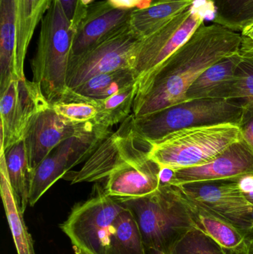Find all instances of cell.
I'll return each instance as SVG.
<instances>
[{
  "label": "cell",
  "instance_id": "484cf974",
  "mask_svg": "<svg viewBox=\"0 0 253 254\" xmlns=\"http://www.w3.org/2000/svg\"><path fill=\"white\" fill-rule=\"evenodd\" d=\"M135 83H137V79L133 68H123L98 74L71 89L80 95L100 101L106 99Z\"/></svg>",
  "mask_w": 253,
  "mask_h": 254
},
{
  "label": "cell",
  "instance_id": "d6986e66",
  "mask_svg": "<svg viewBox=\"0 0 253 254\" xmlns=\"http://www.w3.org/2000/svg\"><path fill=\"white\" fill-rule=\"evenodd\" d=\"M52 0H16L15 71L18 80L25 78V57L37 25L50 7Z\"/></svg>",
  "mask_w": 253,
  "mask_h": 254
},
{
  "label": "cell",
  "instance_id": "f546056e",
  "mask_svg": "<svg viewBox=\"0 0 253 254\" xmlns=\"http://www.w3.org/2000/svg\"><path fill=\"white\" fill-rule=\"evenodd\" d=\"M170 254H229V251L212 237L195 228L175 244Z\"/></svg>",
  "mask_w": 253,
  "mask_h": 254
},
{
  "label": "cell",
  "instance_id": "d590c367",
  "mask_svg": "<svg viewBox=\"0 0 253 254\" xmlns=\"http://www.w3.org/2000/svg\"><path fill=\"white\" fill-rule=\"evenodd\" d=\"M242 34L249 37L253 43V27H252L251 28H250V29L247 30V31H244V32L242 33Z\"/></svg>",
  "mask_w": 253,
  "mask_h": 254
},
{
  "label": "cell",
  "instance_id": "ac0fdd59",
  "mask_svg": "<svg viewBox=\"0 0 253 254\" xmlns=\"http://www.w3.org/2000/svg\"><path fill=\"white\" fill-rule=\"evenodd\" d=\"M240 61L239 52L212 64L189 88L186 94V101L202 98L225 99L226 93L234 80Z\"/></svg>",
  "mask_w": 253,
  "mask_h": 254
},
{
  "label": "cell",
  "instance_id": "7c38bea8",
  "mask_svg": "<svg viewBox=\"0 0 253 254\" xmlns=\"http://www.w3.org/2000/svg\"><path fill=\"white\" fill-rule=\"evenodd\" d=\"M187 196L233 224L252 242L253 205L239 189L236 181L193 182L178 185Z\"/></svg>",
  "mask_w": 253,
  "mask_h": 254
},
{
  "label": "cell",
  "instance_id": "603a6c76",
  "mask_svg": "<svg viewBox=\"0 0 253 254\" xmlns=\"http://www.w3.org/2000/svg\"><path fill=\"white\" fill-rule=\"evenodd\" d=\"M1 155H4L10 188L24 213L28 205L33 171L28 164L23 140L15 143Z\"/></svg>",
  "mask_w": 253,
  "mask_h": 254
},
{
  "label": "cell",
  "instance_id": "836d02e7",
  "mask_svg": "<svg viewBox=\"0 0 253 254\" xmlns=\"http://www.w3.org/2000/svg\"><path fill=\"white\" fill-rule=\"evenodd\" d=\"M236 182L239 185V189L244 194L249 193L253 191V174L247 175L239 178Z\"/></svg>",
  "mask_w": 253,
  "mask_h": 254
},
{
  "label": "cell",
  "instance_id": "ba28073f",
  "mask_svg": "<svg viewBox=\"0 0 253 254\" xmlns=\"http://www.w3.org/2000/svg\"><path fill=\"white\" fill-rule=\"evenodd\" d=\"M141 40L132 31L129 22L81 55L71 57L67 72V88L78 87L98 74L133 68Z\"/></svg>",
  "mask_w": 253,
  "mask_h": 254
},
{
  "label": "cell",
  "instance_id": "8d00e7d4",
  "mask_svg": "<svg viewBox=\"0 0 253 254\" xmlns=\"http://www.w3.org/2000/svg\"><path fill=\"white\" fill-rule=\"evenodd\" d=\"M229 254H249V248L240 251H230Z\"/></svg>",
  "mask_w": 253,
  "mask_h": 254
},
{
  "label": "cell",
  "instance_id": "5b68a950",
  "mask_svg": "<svg viewBox=\"0 0 253 254\" xmlns=\"http://www.w3.org/2000/svg\"><path fill=\"white\" fill-rule=\"evenodd\" d=\"M242 138L239 127L232 124L192 127L150 143L148 155L160 168L199 167L210 162Z\"/></svg>",
  "mask_w": 253,
  "mask_h": 254
},
{
  "label": "cell",
  "instance_id": "74e56055",
  "mask_svg": "<svg viewBox=\"0 0 253 254\" xmlns=\"http://www.w3.org/2000/svg\"><path fill=\"white\" fill-rule=\"evenodd\" d=\"M246 197L247 199L249 201V202L253 205V192H249V193L244 194Z\"/></svg>",
  "mask_w": 253,
  "mask_h": 254
},
{
  "label": "cell",
  "instance_id": "8992f818",
  "mask_svg": "<svg viewBox=\"0 0 253 254\" xmlns=\"http://www.w3.org/2000/svg\"><path fill=\"white\" fill-rule=\"evenodd\" d=\"M197 1L140 42L133 65L138 92L148 83L163 63L203 23L208 11L215 12L209 0L204 5H198Z\"/></svg>",
  "mask_w": 253,
  "mask_h": 254
},
{
  "label": "cell",
  "instance_id": "9c48e42d",
  "mask_svg": "<svg viewBox=\"0 0 253 254\" xmlns=\"http://www.w3.org/2000/svg\"><path fill=\"white\" fill-rule=\"evenodd\" d=\"M49 107L50 104L37 83L25 77L12 81L0 93V155L23 140L36 117Z\"/></svg>",
  "mask_w": 253,
  "mask_h": 254
},
{
  "label": "cell",
  "instance_id": "60d3db41",
  "mask_svg": "<svg viewBox=\"0 0 253 254\" xmlns=\"http://www.w3.org/2000/svg\"><path fill=\"white\" fill-rule=\"evenodd\" d=\"M251 225H252V228H251V230H252V241L253 240V209L252 210V213H251Z\"/></svg>",
  "mask_w": 253,
  "mask_h": 254
},
{
  "label": "cell",
  "instance_id": "44dd1931",
  "mask_svg": "<svg viewBox=\"0 0 253 254\" xmlns=\"http://www.w3.org/2000/svg\"><path fill=\"white\" fill-rule=\"evenodd\" d=\"M0 190L6 217L17 254H36L31 234L24 220L23 212L9 183L4 155H0Z\"/></svg>",
  "mask_w": 253,
  "mask_h": 254
},
{
  "label": "cell",
  "instance_id": "277c9868",
  "mask_svg": "<svg viewBox=\"0 0 253 254\" xmlns=\"http://www.w3.org/2000/svg\"><path fill=\"white\" fill-rule=\"evenodd\" d=\"M243 111L237 100L195 99L147 116H132V127L141 139L152 143L184 128L223 124L239 126Z\"/></svg>",
  "mask_w": 253,
  "mask_h": 254
},
{
  "label": "cell",
  "instance_id": "d6a6232c",
  "mask_svg": "<svg viewBox=\"0 0 253 254\" xmlns=\"http://www.w3.org/2000/svg\"><path fill=\"white\" fill-rule=\"evenodd\" d=\"M80 1V0H59L65 16L71 22L74 19Z\"/></svg>",
  "mask_w": 253,
  "mask_h": 254
},
{
  "label": "cell",
  "instance_id": "30bf717a",
  "mask_svg": "<svg viewBox=\"0 0 253 254\" xmlns=\"http://www.w3.org/2000/svg\"><path fill=\"white\" fill-rule=\"evenodd\" d=\"M111 133L110 128L102 127L90 134L70 137L53 148L33 171L28 205H35L59 179L86 161Z\"/></svg>",
  "mask_w": 253,
  "mask_h": 254
},
{
  "label": "cell",
  "instance_id": "b9f144b4",
  "mask_svg": "<svg viewBox=\"0 0 253 254\" xmlns=\"http://www.w3.org/2000/svg\"><path fill=\"white\" fill-rule=\"evenodd\" d=\"M249 254H253V240L249 246Z\"/></svg>",
  "mask_w": 253,
  "mask_h": 254
},
{
  "label": "cell",
  "instance_id": "7bdbcfd3",
  "mask_svg": "<svg viewBox=\"0 0 253 254\" xmlns=\"http://www.w3.org/2000/svg\"></svg>",
  "mask_w": 253,
  "mask_h": 254
},
{
  "label": "cell",
  "instance_id": "4fadbf2b",
  "mask_svg": "<svg viewBox=\"0 0 253 254\" xmlns=\"http://www.w3.org/2000/svg\"><path fill=\"white\" fill-rule=\"evenodd\" d=\"M102 127L95 122H68L49 107L36 117L23 138L30 168L34 171L52 149L64 140L95 132Z\"/></svg>",
  "mask_w": 253,
  "mask_h": 254
},
{
  "label": "cell",
  "instance_id": "1f68e13d",
  "mask_svg": "<svg viewBox=\"0 0 253 254\" xmlns=\"http://www.w3.org/2000/svg\"><path fill=\"white\" fill-rule=\"evenodd\" d=\"M114 7L121 9H144L150 7L152 0H108Z\"/></svg>",
  "mask_w": 253,
  "mask_h": 254
},
{
  "label": "cell",
  "instance_id": "83f0119b",
  "mask_svg": "<svg viewBox=\"0 0 253 254\" xmlns=\"http://www.w3.org/2000/svg\"><path fill=\"white\" fill-rule=\"evenodd\" d=\"M138 84L131 85L106 99L100 100L99 113L95 122L98 126L111 128L130 116L138 94Z\"/></svg>",
  "mask_w": 253,
  "mask_h": 254
},
{
  "label": "cell",
  "instance_id": "9a60e30c",
  "mask_svg": "<svg viewBox=\"0 0 253 254\" xmlns=\"http://www.w3.org/2000/svg\"><path fill=\"white\" fill-rule=\"evenodd\" d=\"M253 174V150L243 138L235 142L222 153L204 165L175 170L169 185L212 181H237Z\"/></svg>",
  "mask_w": 253,
  "mask_h": 254
},
{
  "label": "cell",
  "instance_id": "7402d4cb",
  "mask_svg": "<svg viewBox=\"0 0 253 254\" xmlns=\"http://www.w3.org/2000/svg\"><path fill=\"white\" fill-rule=\"evenodd\" d=\"M196 0H176L154 3L144 9H134L129 25L141 40L147 38L165 23L186 9L191 7Z\"/></svg>",
  "mask_w": 253,
  "mask_h": 254
},
{
  "label": "cell",
  "instance_id": "52a82bcc",
  "mask_svg": "<svg viewBox=\"0 0 253 254\" xmlns=\"http://www.w3.org/2000/svg\"><path fill=\"white\" fill-rule=\"evenodd\" d=\"M125 208L121 201L96 188L92 197L76 204L60 225L77 254H105L111 227Z\"/></svg>",
  "mask_w": 253,
  "mask_h": 254
},
{
  "label": "cell",
  "instance_id": "ab89813d",
  "mask_svg": "<svg viewBox=\"0 0 253 254\" xmlns=\"http://www.w3.org/2000/svg\"><path fill=\"white\" fill-rule=\"evenodd\" d=\"M176 1V0H152V4H154V3L165 2V1Z\"/></svg>",
  "mask_w": 253,
  "mask_h": 254
},
{
  "label": "cell",
  "instance_id": "2e32d148",
  "mask_svg": "<svg viewBox=\"0 0 253 254\" xmlns=\"http://www.w3.org/2000/svg\"><path fill=\"white\" fill-rule=\"evenodd\" d=\"M133 10L117 8L108 0L89 4L74 27L71 58L81 55L117 28L129 23Z\"/></svg>",
  "mask_w": 253,
  "mask_h": 254
},
{
  "label": "cell",
  "instance_id": "6da1fadb",
  "mask_svg": "<svg viewBox=\"0 0 253 254\" xmlns=\"http://www.w3.org/2000/svg\"><path fill=\"white\" fill-rule=\"evenodd\" d=\"M242 34L218 24H202L137 94L132 116H147L186 101L196 79L212 64L237 53Z\"/></svg>",
  "mask_w": 253,
  "mask_h": 254
},
{
  "label": "cell",
  "instance_id": "e0dca14e",
  "mask_svg": "<svg viewBox=\"0 0 253 254\" xmlns=\"http://www.w3.org/2000/svg\"><path fill=\"white\" fill-rule=\"evenodd\" d=\"M181 192L190 217L199 229L212 237L229 252L249 248L251 243L243 231L207 207L192 199L182 191Z\"/></svg>",
  "mask_w": 253,
  "mask_h": 254
},
{
  "label": "cell",
  "instance_id": "f1b7e54d",
  "mask_svg": "<svg viewBox=\"0 0 253 254\" xmlns=\"http://www.w3.org/2000/svg\"><path fill=\"white\" fill-rule=\"evenodd\" d=\"M209 1L215 9L214 23L242 33L253 26V0Z\"/></svg>",
  "mask_w": 253,
  "mask_h": 254
},
{
  "label": "cell",
  "instance_id": "e575fe53",
  "mask_svg": "<svg viewBox=\"0 0 253 254\" xmlns=\"http://www.w3.org/2000/svg\"><path fill=\"white\" fill-rule=\"evenodd\" d=\"M175 175V170L170 167H163L160 168V185H168L170 184Z\"/></svg>",
  "mask_w": 253,
  "mask_h": 254
},
{
  "label": "cell",
  "instance_id": "8fae6325",
  "mask_svg": "<svg viewBox=\"0 0 253 254\" xmlns=\"http://www.w3.org/2000/svg\"><path fill=\"white\" fill-rule=\"evenodd\" d=\"M148 145L134 131L131 115L102 140L80 170L68 172L62 179L71 185L103 180L116 167Z\"/></svg>",
  "mask_w": 253,
  "mask_h": 254
},
{
  "label": "cell",
  "instance_id": "3957f363",
  "mask_svg": "<svg viewBox=\"0 0 253 254\" xmlns=\"http://www.w3.org/2000/svg\"><path fill=\"white\" fill-rule=\"evenodd\" d=\"M74 30L59 0H52L40 25L37 51L31 61L33 81L49 104L67 89L66 78Z\"/></svg>",
  "mask_w": 253,
  "mask_h": 254
},
{
  "label": "cell",
  "instance_id": "ffe728a7",
  "mask_svg": "<svg viewBox=\"0 0 253 254\" xmlns=\"http://www.w3.org/2000/svg\"><path fill=\"white\" fill-rule=\"evenodd\" d=\"M16 29V0H0V93L13 80Z\"/></svg>",
  "mask_w": 253,
  "mask_h": 254
},
{
  "label": "cell",
  "instance_id": "f35d334b",
  "mask_svg": "<svg viewBox=\"0 0 253 254\" xmlns=\"http://www.w3.org/2000/svg\"><path fill=\"white\" fill-rule=\"evenodd\" d=\"M94 0H81L82 2H83V4H85V5L89 6V4H91V3Z\"/></svg>",
  "mask_w": 253,
  "mask_h": 254
},
{
  "label": "cell",
  "instance_id": "cb8c5ba5",
  "mask_svg": "<svg viewBox=\"0 0 253 254\" xmlns=\"http://www.w3.org/2000/svg\"><path fill=\"white\" fill-rule=\"evenodd\" d=\"M105 254H147L136 221L126 207L113 222Z\"/></svg>",
  "mask_w": 253,
  "mask_h": 254
},
{
  "label": "cell",
  "instance_id": "4dcf8cb0",
  "mask_svg": "<svg viewBox=\"0 0 253 254\" xmlns=\"http://www.w3.org/2000/svg\"><path fill=\"white\" fill-rule=\"evenodd\" d=\"M239 127L242 138L253 150V110L244 108L243 115Z\"/></svg>",
  "mask_w": 253,
  "mask_h": 254
},
{
  "label": "cell",
  "instance_id": "5bb4252c",
  "mask_svg": "<svg viewBox=\"0 0 253 254\" xmlns=\"http://www.w3.org/2000/svg\"><path fill=\"white\" fill-rule=\"evenodd\" d=\"M150 144L116 167L106 178L104 191L117 199L141 198L160 185V168L149 157Z\"/></svg>",
  "mask_w": 253,
  "mask_h": 254
},
{
  "label": "cell",
  "instance_id": "7a4b0ae2",
  "mask_svg": "<svg viewBox=\"0 0 253 254\" xmlns=\"http://www.w3.org/2000/svg\"><path fill=\"white\" fill-rule=\"evenodd\" d=\"M119 200L133 215L147 254H170L187 233L197 228L175 185H160L147 196Z\"/></svg>",
  "mask_w": 253,
  "mask_h": 254
},
{
  "label": "cell",
  "instance_id": "4316f807",
  "mask_svg": "<svg viewBox=\"0 0 253 254\" xmlns=\"http://www.w3.org/2000/svg\"><path fill=\"white\" fill-rule=\"evenodd\" d=\"M50 107L62 119L75 124L95 122L99 113L98 101L80 95L69 88L59 99L51 103Z\"/></svg>",
  "mask_w": 253,
  "mask_h": 254
},
{
  "label": "cell",
  "instance_id": "d4e9b609",
  "mask_svg": "<svg viewBox=\"0 0 253 254\" xmlns=\"http://www.w3.org/2000/svg\"><path fill=\"white\" fill-rule=\"evenodd\" d=\"M242 37L241 61L224 98L237 100L243 108L253 110V43L247 36L242 34Z\"/></svg>",
  "mask_w": 253,
  "mask_h": 254
}]
</instances>
